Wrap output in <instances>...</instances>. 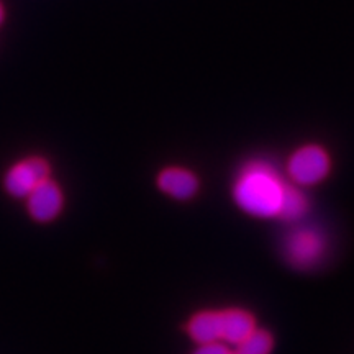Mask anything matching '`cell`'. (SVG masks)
<instances>
[{"label": "cell", "mask_w": 354, "mask_h": 354, "mask_svg": "<svg viewBox=\"0 0 354 354\" xmlns=\"http://www.w3.org/2000/svg\"><path fill=\"white\" fill-rule=\"evenodd\" d=\"M221 339L228 343H241L246 336L254 331V322L250 313L241 310L221 312Z\"/></svg>", "instance_id": "obj_7"}, {"label": "cell", "mask_w": 354, "mask_h": 354, "mask_svg": "<svg viewBox=\"0 0 354 354\" xmlns=\"http://www.w3.org/2000/svg\"><path fill=\"white\" fill-rule=\"evenodd\" d=\"M196 354H233V353L228 351L223 344L209 343V344H202V348L197 349Z\"/></svg>", "instance_id": "obj_11"}, {"label": "cell", "mask_w": 354, "mask_h": 354, "mask_svg": "<svg viewBox=\"0 0 354 354\" xmlns=\"http://www.w3.org/2000/svg\"><path fill=\"white\" fill-rule=\"evenodd\" d=\"M48 172H50V167L43 159H28L8 171L6 187L13 197H28L37 185L48 179Z\"/></svg>", "instance_id": "obj_3"}, {"label": "cell", "mask_w": 354, "mask_h": 354, "mask_svg": "<svg viewBox=\"0 0 354 354\" xmlns=\"http://www.w3.org/2000/svg\"><path fill=\"white\" fill-rule=\"evenodd\" d=\"M289 185L266 162H251L234 184V201L243 210L256 216L281 215Z\"/></svg>", "instance_id": "obj_1"}, {"label": "cell", "mask_w": 354, "mask_h": 354, "mask_svg": "<svg viewBox=\"0 0 354 354\" xmlns=\"http://www.w3.org/2000/svg\"><path fill=\"white\" fill-rule=\"evenodd\" d=\"M63 207V194L51 180H43L28 196V212L37 221H50Z\"/></svg>", "instance_id": "obj_4"}, {"label": "cell", "mask_w": 354, "mask_h": 354, "mask_svg": "<svg viewBox=\"0 0 354 354\" xmlns=\"http://www.w3.org/2000/svg\"><path fill=\"white\" fill-rule=\"evenodd\" d=\"M0 21H2V7H0Z\"/></svg>", "instance_id": "obj_12"}, {"label": "cell", "mask_w": 354, "mask_h": 354, "mask_svg": "<svg viewBox=\"0 0 354 354\" xmlns=\"http://www.w3.org/2000/svg\"><path fill=\"white\" fill-rule=\"evenodd\" d=\"M272 349V338L266 331H253L238 343L236 354H269Z\"/></svg>", "instance_id": "obj_9"}, {"label": "cell", "mask_w": 354, "mask_h": 354, "mask_svg": "<svg viewBox=\"0 0 354 354\" xmlns=\"http://www.w3.org/2000/svg\"><path fill=\"white\" fill-rule=\"evenodd\" d=\"M189 333L201 344L216 343L221 339V315L215 312L198 313L189 323Z\"/></svg>", "instance_id": "obj_8"}, {"label": "cell", "mask_w": 354, "mask_h": 354, "mask_svg": "<svg viewBox=\"0 0 354 354\" xmlns=\"http://www.w3.org/2000/svg\"><path fill=\"white\" fill-rule=\"evenodd\" d=\"M159 187L176 198H189L196 194L197 179L192 172L180 167H171L159 176Z\"/></svg>", "instance_id": "obj_6"}, {"label": "cell", "mask_w": 354, "mask_h": 354, "mask_svg": "<svg viewBox=\"0 0 354 354\" xmlns=\"http://www.w3.org/2000/svg\"><path fill=\"white\" fill-rule=\"evenodd\" d=\"M305 210V201L302 194H299L297 190L289 187L287 189L284 205H282L281 216H286V218H295Z\"/></svg>", "instance_id": "obj_10"}, {"label": "cell", "mask_w": 354, "mask_h": 354, "mask_svg": "<svg viewBox=\"0 0 354 354\" xmlns=\"http://www.w3.org/2000/svg\"><path fill=\"white\" fill-rule=\"evenodd\" d=\"M323 251V243L320 236L313 232H299L292 234L287 243V253L294 264L308 266L320 258Z\"/></svg>", "instance_id": "obj_5"}, {"label": "cell", "mask_w": 354, "mask_h": 354, "mask_svg": "<svg viewBox=\"0 0 354 354\" xmlns=\"http://www.w3.org/2000/svg\"><path fill=\"white\" fill-rule=\"evenodd\" d=\"M330 159L320 146H304L292 154L289 161V174L297 184L312 185L328 174Z\"/></svg>", "instance_id": "obj_2"}]
</instances>
